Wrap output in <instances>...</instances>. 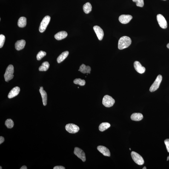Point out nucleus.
Listing matches in <instances>:
<instances>
[{
	"instance_id": "f257e3e1",
	"label": "nucleus",
	"mask_w": 169,
	"mask_h": 169,
	"mask_svg": "<svg viewBox=\"0 0 169 169\" xmlns=\"http://www.w3.org/2000/svg\"><path fill=\"white\" fill-rule=\"evenodd\" d=\"M132 43L131 39L128 36H124L119 40L118 43V48L119 50L127 48Z\"/></svg>"
},
{
	"instance_id": "f03ea898",
	"label": "nucleus",
	"mask_w": 169,
	"mask_h": 169,
	"mask_svg": "<svg viewBox=\"0 0 169 169\" xmlns=\"http://www.w3.org/2000/svg\"><path fill=\"white\" fill-rule=\"evenodd\" d=\"M14 67L12 64H10L7 67L4 74V77L5 81L8 82L12 80L14 77Z\"/></svg>"
},
{
	"instance_id": "7ed1b4c3",
	"label": "nucleus",
	"mask_w": 169,
	"mask_h": 169,
	"mask_svg": "<svg viewBox=\"0 0 169 169\" xmlns=\"http://www.w3.org/2000/svg\"><path fill=\"white\" fill-rule=\"evenodd\" d=\"M115 103L114 99L109 95H105L103 98L102 104L104 106L106 107H112L113 106Z\"/></svg>"
},
{
	"instance_id": "20e7f679",
	"label": "nucleus",
	"mask_w": 169,
	"mask_h": 169,
	"mask_svg": "<svg viewBox=\"0 0 169 169\" xmlns=\"http://www.w3.org/2000/svg\"><path fill=\"white\" fill-rule=\"evenodd\" d=\"M131 155L132 159L136 164L140 165H142L144 163V160L140 155L135 152H131Z\"/></svg>"
},
{
	"instance_id": "39448f33",
	"label": "nucleus",
	"mask_w": 169,
	"mask_h": 169,
	"mask_svg": "<svg viewBox=\"0 0 169 169\" xmlns=\"http://www.w3.org/2000/svg\"><path fill=\"white\" fill-rule=\"evenodd\" d=\"M50 20V16H46L43 18L41 23L40 25L39 30L41 33H43L44 31L48 25Z\"/></svg>"
},
{
	"instance_id": "423d86ee",
	"label": "nucleus",
	"mask_w": 169,
	"mask_h": 169,
	"mask_svg": "<svg viewBox=\"0 0 169 169\" xmlns=\"http://www.w3.org/2000/svg\"><path fill=\"white\" fill-rule=\"evenodd\" d=\"M162 80V75H158L155 80L150 87V91L153 92L157 90L159 88Z\"/></svg>"
},
{
	"instance_id": "0eeeda50",
	"label": "nucleus",
	"mask_w": 169,
	"mask_h": 169,
	"mask_svg": "<svg viewBox=\"0 0 169 169\" xmlns=\"http://www.w3.org/2000/svg\"><path fill=\"white\" fill-rule=\"evenodd\" d=\"M65 128L66 130L70 133H75L79 131V127L77 125L75 124H69L66 126Z\"/></svg>"
},
{
	"instance_id": "6e6552de",
	"label": "nucleus",
	"mask_w": 169,
	"mask_h": 169,
	"mask_svg": "<svg viewBox=\"0 0 169 169\" xmlns=\"http://www.w3.org/2000/svg\"><path fill=\"white\" fill-rule=\"evenodd\" d=\"M157 18L160 27L162 29L166 28L167 27V23L164 16L162 15L158 14L157 16Z\"/></svg>"
},
{
	"instance_id": "1a4fd4ad",
	"label": "nucleus",
	"mask_w": 169,
	"mask_h": 169,
	"mask_svg": "<svg viewBox=\"0 0 169 169\" xmlns=\"http://www.w3.org/2000/svg\"><path fill=\"white\" fill-rule=\"evenodd\" d=\"M74 153L78 158L81 159L83 162H85L86 158L85 153L81 149L77 147H75Z\"/></svg>"
},
{
	"instance_id": "9d476101",
	"label": "nucleus",
	"mask_w": 169,
	"mask_h": 169,
	"mask_svg": "<svg viewBox=\"0 0 169 169\" xmlns=\"http://www.w3.org/2000/svg\"><path fill=\"white\" fill-rule=\"evenodd\" d=\"M95 33L96 34L98 39L100 41L102 40L103 37L104 33L103 30L99 26L96 25L93 27Z\"/></svg>"
},
{
	"instance_id": "9b49d317",
	"label": "nucleus",
	"mask_w": 169,
	"mask_h": 169,
	"mask_svg": "<svg viewBox=\"0 0 169 169\" xmlns=\"http://www.w3.org/2000/svg\"><path fill=\"white\" fill-rule=\"evenodd\" d=\"M132 18L133 17L131 15H123L119 16V20L121 23L126 24L129 22Z\"/></svg>"
},
{
	"instance_id": "f8f14e48",
	"label": "nucleus",
	"mask_w": 169,
	"mask_h": 169,
	"mask_svg": "<svg viewBox=\"0 0 169 169\" xmlns=\"http://www.w3.org/2000/svg\"><path fill=\"white\" fill-rule=\"evenodd\" d=\"M134 66L135 70L138 73L140 74H143L144 73L146 70V69L145 67L141 65L139 61H135L134 63Z\"/></svg>"
},
{
	"instance_id": "ddd939ff",
	"label": "nucleus",
	"mask_w": 169,
	"mask_h": 169,
	"mask_svg": "<svg viewBox=\"0 0 169 169\" xmlns=\"http://www.w3.org/2000/svg\"><path fill=\"white\" fill-rule=\"evenodd\" d=\"M98 150L103 155L106 156H110L109 150L107 147L102 146H99L97 147Z\"/></svg>"
},
{
	"instance_id": "4468645a",
	"label": "nucleus",
	"mask_w": 169,
	"mask_h": 169,
	"mask_svg": "<svg viewBox=\"0 0 169 169\" xmlns=\"http://www.w3.org/2000/svg\"><path fill=\"white\" fill-rule=\"evenodd\" d=\"M20 91V87H16L12 89L11 90L9 93L8 98L10 99L13 98L17 96Z\"/></svg>"
},
{
	"instance_id": "2eb2a0df",
	"label": "nucleus",
	"mask_w": 169,
	"mask_h": 169,
	"mask_svg": "<svg viewBox=\"0 0 169 169\" xmlns=\"http://www.w3.org/2000/svg\"><path fill=\"white\" fill-rule=\"evenodd\" d=\"M25 41L24 40L18 41L15 43V48L17 50H22L25 47Z\"/></svg>"
},
{
	"instance_id": "dca6fc26",
	"label": "nucleus",
	"mask_w": 169,
	"mask_h": 169,
	"mask_svg": "<svg viewBox=\"0 0 169 169\" xmlns=\"http://www.w3.org/2000/svg\"><path fill=\"white\" fill-rule=\"evenodd\" d=\"M39 91L42 97L43 104L44 106L47 105V93L43 89V87H41Z\"/></svg>"
},
{
	"instance_id": "f3484780",
	"label": "nucleus",
	"mask_w": 169,
	"mask_h": 169,
	"mask_svg": "<svg viewBox=\"0 0 169 169\" xmlns=\"http://www.w3.org/2000/svg\"><path fill=\"white\" fill-rule=\"evenodd\" d=\"M67 33L65 31H60L55 35V38L57 40H61L67 37Z\"/></svg>"
},
{
	"instance_id": "a211bd4d",
	"label": "nucleus",
	"mask_w": 169,
	"mask_h": 169,
	"mask_svg": "<svg viewBox=\"0 0 169 169\" xmlns=\"http://www.w3.org/2000/svg\"><path fill=\"white\" fill-rule=\"evenodd\" d=\"M91 70V68L89 66H86L85 64H82L80 67L79 70L78 71L83 74H90Z\"/></svg>"
},
{
	"instance_id": "6ab92c4d",
	"label": "nucleus",
	"mask_w": 169,
	"mask_h": 169,
	"mask_svg": "<svg viewBox=\"0 0 169 169\" xmlns=\"http://www.w3.org/2000/svg\"><path fill=\"white\" fill-rule=\"evenodd\" d=\"M132 120L139 121L142 120L143 118V116L142 114L139 113H135L133 114L131 116Z\"/></svg>"
},
{
	"instance_id": "aec40b11",
	"label": "nucleus",
	"mask_w": 169,
	"mask_h": 169,
	"mask_svg": "<svg viewBox=\"0 0 169 169\" xmlns=\"http://www.w3.org/2000/svg\"><path fill=\"white\" fill-rule=\"evenodd\" d=\"M69 54V52L67 51L63 52L57 58V61L58 63H60L62 62L66 58H67V56H68Z\"/></svg>"
},
{
	"instance_id": "412c9836",
	"label": "nucleus",
	"mask_w": 169,
	"mask_h": 169,
	"mask_svg": "<svg viewBox=\"0 0 169 169\" xmlns=\"http://www.w3.org/2000/svg\"><path fill=\"white\" fill-rule=\"evenodd\" d=\"M27 19L25 17H22L18 20V27L21 28L25 27L27 24Z\"/></svg>"
},
{
	"instance_id": "4be33fe9",
	"label": "nucleus",
	"mask_w": 169,
	"mask_h": 169,
	"mask_svg": "<svg viewBox=\"0 0 169 169\" xmlns=\"http://www.w3.org/2000/svg\"><path fill=\"white\" fill-rule=\"evenodd\" d=\"M92 7L90 3L87 2L83 6V10L86 14H88L92 11Z\"/></svg>"
},
{
	"instance_id": "5701e85b",
	"label": "nucleus",
	"mask_w": 169,
	"mask_h": 169,
	"mask_svg": "<svg viewBox=\"0 0 169 169\" xmlns=\"http://www.w3.org/2000/svg\"><path fill=\"white\" fill-rule=\"evenodd\" d=\"M110 126V124L109 123L103 122L100 124L99 127V129L100 131L103 132L104 131L109 128Z\"/></svg>"
},
{
	"instance_id": "b1692460",
	"label": "nucleus",
	"mask_w": 169,
	"mask_h": 169,
	"mask_svg": "<svg viewBox=\"0 0 169 169\" xmlns=\"http://www.w3.org/2000/svg\"><path fill=\"white\" fill-rule=\"evenodd\" d=\"M50 64L47 61H45L42 63V65L39 68V70L40 71H46L48 69Z\"/></svg>"
},
{
	"instance_id": "393cba45",
	"label": "nucleus",
	"mask_w": 169,
	"mask_h": 169,
	"mask_svg": "<svg viewBox=\"0 0 169 169\" xmlns=\"http://www.w3.org/2000/svg\"><path fill=\"white\" fill-rule=\"evenodd\" d=\"M74 84H79L80 86H84L85 85L86 81L84 80H82L80 78L75 79L73 81Z\"/></svg>"
},
{
	"instance_id": "a878e982",
	"label": "nucleus",
	"mask_w": 169,
	"mask_h": 169,
	"mask_svg": "<svg viewBox=\"0 0 169 169\" xmlns=\"http://www.w3.org/2000/svg\"><path fill=\"white\" fill-rule=\"evenodd\" d=\"M5 125L8 128H11L14 126V122L11 119H8L5 121Z\"/></svg>"
},
{
	"instance_id": "bb28decb",
	"label": "nucleus",
	"mask_w": 169,
	"mask_h": 169,
	"mask_svg": "<svg viewBox=\"0 0 169 169\" xmlns=\"http://www.w3.org/2000/svg\"><path fill=\"white\" fill-rule=\"evenodd\" d=\"M46 55H47V53L43 51H41L39 52V53H38L37 55V59L38 61L40 60L43 57L45 56Z\"/></svg>"
},
{
	"instance_id": "cd10ccee",
	"label": "nucleus",
	"mask_w": 169,
	"mask_h": 169,
	"mask_svg": "<svg viewBox=\"0 0 169 169\" xmlns=\"http://www.w3.org/2000/svg\"><path fill=\"white\" fill-rule=\"evenodd\" d=\"M133 2H136V5L138 7H142L144 6V0H132Z\"/></svg>"
},
{
	"instance_id": "c85d7f7f",
	"label": "nucleus",
	"mask_w": 169,
	"mask_h": 169,
	"mask_svg": "<svg viewBox=\"0 0 169 169\" xmlns=\"http://www.w3.org/2000/svg\"><path fill=\"white\" fill-rule=\"evenodd\" d=\"M5 37L4 35H0V48H1L3 46L5 41Z\"/></svg>"
},
{
	"instance_id": "c756f323",
	"label": "nucleus",
	"mask_w": 169,
	"mask_h": 169,
	"mask_svg": "<svg viewBox=\"0 0 169 169\" xmlns=\"http://www.w3.org/2000/svg\"><path fill=\"white\" fill-rule=\"evenodd\" d=\"M167 152L169 153V139L165 140L164 141Z\"/></svg>"
},
{
	"instance_id": "7c9ffc66",
	"label": "nucleus",
	"mask_w": 169,
	"mask_h": 169,
	"mask_svg": "<svg viewBox=\"0 0 169 169\" xmlns=\"http://www.w3.org/2000/svg\"><path fill=\"white\" fill-rule=\"evenodd\" d=\"M54 169H65V168L62 166H56L53 168Z\"/></svg>"
},
{
	"instance_id": "2f4dec72",
	"label": "nucleus",
	"mask_w": 169,
	"mask_h": 169,
	"mask_svg": "<svg viewBox=\"0 0 169 169\" xmlns=\"http://www.w3.org/2000/svg\"><path fill=\"white\" fill-rule=\"evenodd\" d=\"M4 141V138L2 136L0 137V144H2Z\"/></svg>"
},
{
	"instance_id": "473e14b6",
	"label": "nucleus",
	"mask_w": 169,
	"mask_h": 169,
	"mask_svg": "<svg viewBox=\"0 0 169 169\" xmlns=\"http://www.w3.org/2000/svg\"><path fill=\"white\" fill-rule=\"evenodd\" d=\"M27 166H23L22 167H21L20 168V169H27Z\"/></svg>"
},
{
	"instance_id": "72a5a7b5",
	"label": "nucleus",
	"mask_w": 169,
	"mask_h": 169,
	"mask_svg": "<svg viewBox=\"0 0 169 169\" xmlns=\"http://www.w3.org/2000/svg\"><path fill=\"white\" fill-rule=\"evenodd\" d=\"M167 48L169 49V43L168 44H167Z\"/></svg>"
},
{
	"instance_id": "f704fd0d",
	"label": "nucleus",
	"mask_w": 169,
	"mask_h": 169,
	"mask_svg": "<svg viewBox=\"0 0 169 169\" xmlns=\"http://www.w3.org/2000/svg\"><path fill=\"white\" fill-rule=\"evenodd\" d=\"M169 160V156H168V157H167V161H168Z\"/></svg>"
},
{
	"instance_id": "c9c22d12",
	"label": "nucleus",
	"mask_w": 169,
	"mask_h": 169,
	"mask_svg": "<svg viewBox=\"0 0 169 169\" xmlns=\"http://www.w3.org/2000/svg\"><path fill=\"white\" fill-rule=\"evenodd\" d=\"M146 167H144L143 168H142V169H146Z\"/></svg>"
},
{
	"instance_id": "e433bc0d",
	"label": "nucleus",
	"mask_w": 169,
	"mask_h": 169,
	"mask_svg": "<svg viewBox=\"0 0 169 169\" xmlns=\"http://www.w3.org/2000/svg\"><path fill=\"white\" fill-rule=\"evenodd\" d=\"M0 167H1V168H0V169H2V167H1V166H0Z\"/></svg>"
},
{
	"instance_id": "4c0bfd02",
	"label": "nucleus",
	"mask_w": 169,
	"mask_h": 169,
	"mask_svg": "<svg viewBox=\"0 0 169 169\" xmlns=\"http://www.w3.org/2000/svg\"><path fill=\"white\" fill-rule=\"evenodd\" d=\"M129 150H131V149L130 148H129Z\"/></svg>"
},
{
	"instance_id": "58836bf2",
	"label": "nucleus",
	"mask_w": 169,
	"mask_h": 169,
	"mask_svg": "<svg viewBox=\"0 0 169 169\" xmlns=\"http://www.w3.org/2000/svg\"><path fill=\"white\" fill-rule=\"evenodd\" d=\"M164 1H166V0H164Z\"/></svg>"
}]
</instances>
